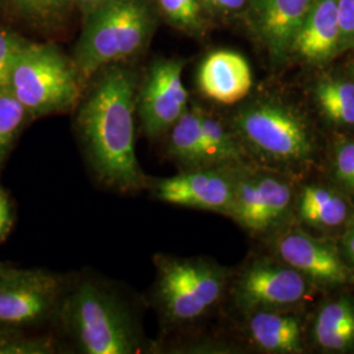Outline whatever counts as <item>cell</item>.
Segmentation results:
<instances>
[{
	"mask_svg": "<svg viewBox=\"0 0 354 354\" xmlns=\"http://www.w3.org/2000/svg\"><path fill=\"white\" fill-rule=\"evenodd\" d=\"M138 79L118 64L102 68L77 114V130L89 165L106 187L118 192L146 188L136 153Z\"/></svg>",
	"mask_w": 354,
	"mask_h": 354,
	"instance_id": "cell-1",
	"label": "cell"
},
{
	"mask_svg": "<svg viewBox=\"0 0 354 354\" xmlns=\"http://www.w3.org/2000/svg\"><path fill=\"white\" fill-rule=\"evenodd\" d=\"M57 320L79 353L134 354L143 348L138 323L127 304L95 279L67 288Z\"/></svg>",
	"mask_w": 354,
	"mask_h": 354,
	"instance_id": "cell-2",
	"label": "cell"
},
{
	"mask_svg": "<svg viewBox=\"0 0 354 354\" xmlns=\"http://www.w3.org/2000/svg\"><path fill=\"white\" fill-rule=\"evenodd\" d=\"M152 32L146 0H108L87 15L73 62L82 82L142 50Z\"/></svg>",
	"mask_w": 354,
	"mask_h": 354,
	"instance_id": "cell-3",
	"label": "cell"
},
{
	"mask_svg": "<svg viewBox=\"0 0 354 354\" xmlns=\"http://www.w3.org/2000/svg\"><path fill=\"white\" fill-rule=\"evenodd\" d=\"M155 264L153 302L167 326L196 322L222 299L227 274L221 266L203 259L168 256L156 257Z\"/></svg>",
	"mask_w": 354,
	"mask_h": 354,
	"instance_id": "cell-4",
	"label": "cell"
},
{
	"mask_svg": "<svg viewBox=\"0 0 354 354\" xmlns=\"http://www.w3.org/2000/svg\"><path fill=\"white\" fill-rule=\"evenodd\" d=\"M80 84L75 64L55 46L26 42L13 64L8 89L28 114L38 117L73 108Z\"/></svg>",
	"mask_w": 354,
	"mask_h": 354,
	"instance_id": "cell-5",
	"label": "cell"
},
{
	"mask_svg": "<svg viewBox=\"0 0 354 354\" xmlns=\"http://www.w3.org/2000/svg\"><path fill=\"white\" fill-rule=\"evenodd\" d=\"M234 131L244 150L269 163L302 165L314 153V140L304 120L279 102L244 106L234 117Z\"/></svg>",
	"mask_w": 354,
	"mask_h": 354,
	"instance_id": "cell-6",
	"label": "cell"
},
{
	"mask_svg": "<svg viewBox=\"0 0 354 354\" xmlns=\"http://www.w3.org/2000/svg\"><path fill=\"white\" fill-rule=\"evenodd\" d=\"M66 290L59 274L6 266L0 272V329L10 332L57 319Z\"/></svg>",
	"mask_w": 354,
	"mask_h": 354,
	"instance_id": "cell-7",
	"label": "cell"
},
{
	"mask_svg": "<svg viewBox=\"0 0 354 354\" xmlns=\"http://www.w3.org/2000/svg\"><path fill=\"white\" fill-rule=\"evenodd\" d=\"M235 167L193 168L175 176L147 178L146 188L162 203L228 215L234 200Z\"/></svg>",
	"mask_w": 354,
	"mask_h": 354,
	"instance_id": "cell-8",
	"label": "cell"
},
{
	"mask_svg": "<svg viewBox=\"0 0 354 354\" xmlns=\"http://www.w3.org/2000/svg\"><path fill=\"white\" fill-rule=\"evenodd\" d=\"M183 68L184 64L178 59H159L151 64L138 89L137 112L142 130L150 140L167 134L188 109Z\"/></svg>",
	"mask_w": 354,
	"mask_h": 354,
	"instance_id": "cell-9",
	"label": "cell"
},
{
	"mask_svg": "<svg viewBox=\"0 0 354 354\" xmlns=\"http://www.w3.org/2000/svg\"><path fill=\"white\" fill-rule=\"evenodd\" d=\"M234 200L228 216L250 231H264L285 215L291 190L277 177L234 168Z\"/></svg>",
	"mask_w": 354,
	"mask_h": 354,
	"instance_id": "cell-10",
	"label": "cell"
},
{
	"mask_svg": "<svg viewBox=\"0 0 354 354\" xmlns=\"http://www.w3.org/2000/svg\"><path fill=\"white\" fill-rule=\"evenodd\" d=\"M307 292L304 276L291 266L256 261L247 266L234 286L238 306L244 311L299 302Z\"/></svg>",
	"mask_w": 354,
	"mask_h": 354,
	"instance_id": "cell-11",
	"label": "cell"
},
{
	"mask_svg": "<svg viewBox=\"0 0 354 354\" xmlns=\"http://www.w3.org/2000/svg\"><path fill=\"white\" fill-rule=\"evenodd\" d=\"M317 0H250L248 20L274 59L292 51L294 41Z\"/></svg>",
	"mask_w": 354,
	"mask_h": 354,
	"instance_id": "cell-12",
	"label": "cell"
},
{
	"mask_svg": "<svg viewBox=\"0 0 354 354\" xmlns=\"http://www.w3.org/2000/svg\"><path fill=\"white\" fill-rule=\"evenodd\" d=\"M282 260L304 277L337 285L351 279V273L336 250L302 232H290L277 244Z\"/></svg>",
	"mask_w": 354,
	"mask_h": 354,
	"instance_id": "cell-13",
	"label": "cell"
},
{
	"mask_svg": "<svg viewBox=\"0 0 354 354\" xmlns=\"http://www.w3.org/2000/svg\"><path fill=\"white\" fill-rule=\"evenodd\" d=\"M198 86L203 95L214 102L235 104L252 88L251 67L235 51H214L200 66Z\"/></svg>",
	"mask_w": 354,
	"mask_h": 354,
	"instance_id": "cell-14",
	"label": "cell"
},
{
	"mask_svg": "<svg viewBox=\"0 0 354 354\" xmlns=\"http://www.w3.org/2000/svg\"><path fill=\"white\" fill-rule=\"evenodd\" d=\"M337 0H317L294 41L292 51L310 62H324L339 53Z\"/></svg>",
	"mask_w": 354,
	"mask_h": 354,
	"instance_id": "cell-15",
	"label": "cell"
},
{
	"mask_svg": "<svg viewBox=\"0 0 354 354\" xmlns=\"http://www.w3.org/2000/svg\"><path fill=\"white\" fill-rule=\"evenodd\" d=\"M248 313H251L248 332L253 344L259 348L272 353L302 352V330L295 317L268 308Z\"/></svg>",
	"mask_w": 354,
	"mask_h": 354,
	"instance_id": "cell-16",
	"label": "cell"
},
{
	"mask_svg": "<svg viewBox=\"0 0 354 354\" xmlns=\"http://www.w3.org/2000/svg\"><path fill=\"white\" fill-rule=\"evenodd\" d=\"M201 117V109L188 108L167 133L168 156L185 169L203 168Z\"/></svg>",
	"mask_w": 354,
	"mask_h": 354,
	"instance_id": "cell-17",
	"label": "cell"
},
{
	"mask_svg": "<svg viewBox=\"0 0 354 354\" xmlns=\"http://www.w3.org/2000/svg\"><path fill=\"white\" fill-rule=\"evenodd\" d=\"M317 344L333 352H342L354 345V304L339 299L326 304L315 323Z\"/></svg>",
	"mask_w": 354,
	"mask_h": 354,
	"instance_id": "cell-18",
	"label": "cell"
},
{
	"mask_svg": "<svg viewBox=\"0 0 354 354\" xmlns=\"http://www.w3.org/2000/svg\"><path fill=\"white\" fill-rule=\"evenodd\" d=\"M298 213L304 222L314 227L335 228L348 219L349 206L336 192L311 185L301 193Z\"/></svg>",
	"mask_w": 354,
	"mask_h": 354,
	"instance_id": "cell-19",
	"label": "cell"
},
{
	"mask_svg": "<svg viewBox=\"0 0 354 354\" xmlns=\"http://www.w3.org/2000/svg\"><path fill=\"white\" fill-rule=\"evenodd\" d=\"M203 167H235L243 165L245 150L235 131L228 130L218 118L203 111Z\"/></svg>",
	"mask_w": 354,
	"mask_h": 354,
	"instance_id": "cell-20",
	"label": "cell"
},
{
	"mask_svg": "<svg viewBox=\"0 0 354 354\" xmlns=\"http://www.w3.org/2000/svg\"><path fill=\"white\" fill-rule=\"evenodd\" d=\"M315 99L329 121L342 127H354V80L323 79L317 84Z\"/></svg>",
	"mask_w": 354,
	"mask_h": 354,
	"instance_id": "cell-21",
	"label": "cell"
},
{
	"mask_svg": "<svg viewBox=\"0 0 354 354\" xmlns=\"http://www.w3.org/2000/svg\"><path fill=\"white\" fill-rule=\"evenodd\" d=\"M28 112L10 89L0 92V165L7 158Z\"/></svg>",
	"mask_w": 354,
	"mask_h": 354,
	"instance_id": "cell-22",
	"label": "cell"
},
{
	"mask_svg": "<svg viewBox=\"0 0 354 354\" xmlns=\"http://www.w3.org/2000/svg\"><path fill=\"white\" fill-rule=\"evenodd\" d=\"M55 349L50 337H24L8 332L0 335V354H51Z\"/></svg>",
	"mask_w": 354,
	"mask_h": 354,
	"instance_id": "cell-23",
	"label": "cell"
},
{
	"mask_svg": "<svg viewBox=\"0 0 354 354\" xmlns=\"http://www.w3.org/2000/svg\"><path fill=\"white\" fill-rule=\"evenodd\" d=\"M26 42L0 28V92L8 89L13 64Z\"/></svg>",
	"mask_w": 354,
	"mask_h": 354,
	"instance_id": "cell-24",
	"label": "cell"
},
{
	"mask_svg": "<svg viewBox=\"0 0 354 354\" xmlns=\"http://www.w3.org/2000/svg\"><path fill=\"white\" fill-rule=\"evenodd\" d=\"M16 11L36 19H46L64 11L71 0H3Z\"/></svg>",
	"mask_w": 354,
	"mask_h": 354,
	"instance_id": "cell-25",
	"label": "cell"
},
{
	"mask_svg": "<svg viewBox=\"0 0 354 354\" xmlns=\"http://www.w3.org/2000/svg\"><path fill=\"white\" fill-rule=\"evenodd\" d=\"M333 175L344 189L354 194V140L337 149L333 159Z\"/></svg>",
	"mask_w": 354,
	"mask_h": 354,
	"instance_id": "cell-26",
	"label": "cell"
},
{
	"mask_svg": "<svg viewBox=\"0 0 354 354\" xmlns=\"http://www.w3.org/2000/svg\"><path fill=\"white\" fill-rule=\"evenodd\" d=\"M340 24L339 53L354 48V0H337Z\"/></svg>",
	"mask_w": 354,
	"mask_h": 354,
	"instance_id": "cell-27",
	"label": "cell"
},
{
	"mask_svg": "<svg viewBox=\"0 0 354 354\" xmlns=\"http://www.w3.org/2000/svg\"><path fill=\"white\" fill-rule=\"evenodd\" d=\"M158 3L171 21L185 28H194L198 24L181 0H158Z\"/></svg>",
	"mask_w": 354,
	"mask_h": 354,
	"instance_id": "cell-28",
	"label": "cell"
},
{
	"mask_svg": "<svg viewBox=\"0 0 354 354\" xmlns=\"http://www.w3.org/2000/svg\"><path fill=\"white\" fill-rule=\"evenodd\" d=\"M12 209L6 193L0 189V241H3L12 226Z\"/></svg>",
	"mask_w": 354,
	"mask_h": 354,
	"instance_id": "cell-29",
	"label": "cell"
},
{
	"mask_svg": "<svg viewBox=\"0 0 354 354\" xmlns=\"http://www.w3.org/2000/svg\"><path fill=\"white\" fill-rule=\"evenodd\" d=\"M248 0H203V3L218 12H234L243 8Z\"/></svg>",
	"mask_w": 354,
	"mask_h": 354,
	"instance_id": "cell-30",
	"label": "cell"
},
{
	"mask_svg": "<svg viewBox=\"0 0 354 354\" xmlns=\"http://www.w3.org/2000/svg\"><path fill=\"white\" fill-rule=\"evenodd\" d=\"M344 245H345V252L354 266V225H352V227L348 230L345 239H344Z\"/></svg>",
	"mask_w": 354,
	"mask_h": 354,
	"instance_id": "cell-31",
	"label": "cell"
},
{
	"mask_svg": "<svg viewBox=\"0 0 354 354\" xmlns=\"http://www.w3.org/2000/svg\"><path fill=\"white\" fill-rule=\"evenodd\" d=\"M77 6L84 11L86 15L95 11L96 8H99L104 3H106L108 0H75Z\"/></svg>",
	"mask_w": 354,
	"mask_h": 354,
	"instance_id": "cell-32",
	"label": "cell"
},
{
	"mask_svg": "<svg viewBox=\"0 0 354 354\" xmlns=\"http://www.w3.org/2000/svg\"><path fill=\"white\" fill-rule=\"evenodd\" d=\"M183 4L187 7L190 15L198 21V15H200V0H181Z\"/></svg>",
	"mask_w": 354,
	"mask_h": 354,
	"instance_id": "cell-33",
	"label": "cell"
},
{
	"mask_svg": "<svg viewBox=\"0 0 354 354\" xmlns=\"http://www.w3.org/2000/svg\"><path fill=\"white\" fill-rule=\"evenodd\" d=\"M4 268H6V266H3V264H1V263H0V272H1V270H3V269H4Z\"/></svg>",
	"mask_w": 354,
	"mask_h": 354,
	"instance_id": "cell-34",
	"label": "cell"
},
{
	"mask_svg": "<svg viewBox=\"0 0 354 354\" xmlns=\"http://www.w3.org/2000/svg\"><path fill=\"white\" fill-rule=\"evenodd\" d=\"M353 73H354V67H353Z\"/></svg>",
	"mask_w": 354,
	"mask_h": 354,
	"instance_id": "cell-35",
	"label": "cell"
}]
</instances>
